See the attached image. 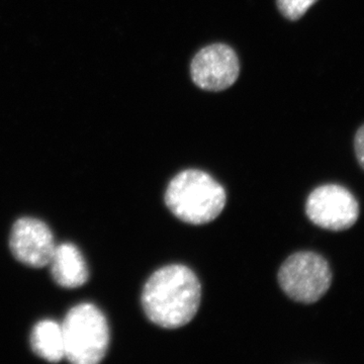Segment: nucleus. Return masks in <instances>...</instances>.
Listing matches in <instances>:
<instances>
[{
  "instance_id": "obj_11",
  "label": "nucleus",
  "mask_w": 364,
  "mask_h": 364,
  "mask_svg": "<svg viewBox=\"0 0 364 364\" xmlns=\"http://www.w3.org/2000/svg\"><path fill=\"white\" fill-rule=\"evenodd\" d=\"M354 151L359 166L364 170V124L356 131L354 136Z\"/></svg>"
},
{
  "instance_id": "obj_10",
  "label": "nucleus",
  "mask_w": 364,
  "mask_h": 364,
  "mask_svg": "<svg viewBox=\"0 0 364 364\" xmlns=\"http://www.w3.org/2000/svg\"><path fill=\"white\" fill-rule=\"evenodd\" d=\"M318 0H277L280 13L291 21H298Z\"/></svg>"
},
{
  "instance_id": "obj_5",
  "label": "nucleus",
  "mask_w": 364,
  "mask_h": 364,
  "mask_svg": "<svg viewBox=\"0 0 364 364\" xmlns=\"http://www.w3.org/2000/svg\"><path fill=\"white\" fill-rule=\"evenodd\" d=\"M306 214L316 226L340 232L356 224L360 207L358 198L348 188L328 183L318 186L308 196Z\"/></svg>"
},
{
  "instance_id": "obj_4",
  "label": "nucleus",
  "mask_w": 364,
  "mask_h": 364,
  "mask_svg": "<svg viewBox=\"0 0 364 364\" xmlns=\"http://www.w3.org/2000/svg\"><path fill=\"white\" fill-rule=\"evenodd\" d=\"M279 286L289 299L301 304H314L331 287L333 272L321 254L301 251L289 256L279 272Z\"/></svg>"
},
{
  "instance_id": "obj_3",
  "label": "nucleus",
  "mask_w": 364,
  "mask_h": 364,
  "mask_svg": "<svg viewBox=\"0 0 364 364\" xmlns=\"http://www.w3.org/2000/svg\"><path fill=\"white\" fill-rule=\"evenodd\" d=\"M65 358L74 364H97L105 358L109 328L104 313L92 304L73 306L63 323Z\"/></svg>"
},
{
  "instance_id": "obj_1",
  "label": "nucleus",
  "mask_w": 364,
  "mask_h": 364,
  "mask_svg": "<svg viewBox=\"0 0 364 364\" xmlns=\"http://www.w3.org/2000/svg\"><path fill=\"white\" fill-rule=\"evenodd\" d=\"M202 287L196 273L181 264L156 270L144 286L142 306L153 324L177 329L188 324L198 313Z\"/></svg>"
},
{
  "instance_id": "obj_2",
  "label": "nucleus",
  "mask_w": 364,
  "mask_h": 364,
  "mask_svg": "<svg viewBox=\"0 0 364 364\" xmlns=\"http://www.w3.org/2000/svg\"><path fill=\"white\" fill-rule=\"evenodd\" d=\"M165 203L182 222L203 225L214 221L224 210L226 191L207 172L183 170L173 177L165 191Z\"/></svg>"
},
{
  "instance_id": "obj_6",
  "label": "nucleus",
  "mask_w": 364,
  "mask_h": 364,
  "mask_svg": "<svg viewBox=\"0 0 364 364\" xmlns=\"http://www.w3.org/2000/svg\"><path fill=\"white\" fill-rule=\"evenodd\" d=\"M191 77L198 87L208 91L227 90L240 72L238 57L229 46H208L196 55L191 66Z\"/></svg>"
},
{
  "instance_id": "obj_9",
  "label": "nucleus",
  "mask_w": 364,
  "mask_h": 364,
  "mask_svg": "<svg viewBox=\"0 0 364 364\" xmlns=\"http://www.w3.org/2000/svg\"><path fill=\"white\" fill-rule=\"evenodd\" d=\"M31 346L36 355L49 363H59L65 358L62 325L53 320L41 321L33 328Z\"/></svg>"
},
{
  "instance_id": "obj_7",
  "label": "nucleus",
  "mask_w": 364,
  "mask_h": 364,
  "mask_svg": "<svg viewBox=\"0 0 364 364\" xmlns=\"http://www.w3.org/2000/svg\"><path fill=\"white\" fill-rule=\"evenodd\" d=\"M54 236L50 228L35 218H21L13 226L9 247L16 260L30 267L49 265L54 253Z\"/></svg>"
},
{
  "instance_id": "obj_8",
  "label": "nucleus",
  "mask_w": 364,
  "mask_h": 364,
  "mask_svg": "<svg viewBox=\"0 0 364 364\" xmlns=\"http://www.w3.org/2000/svg\"><path fill=\"white\" fill-rule=\"evenodd\" d=\"M49 265L55 282L65 289H77L85 284L90 277L85 257L73 244L56 246Z\"/></svg>"
}]
</instances>
